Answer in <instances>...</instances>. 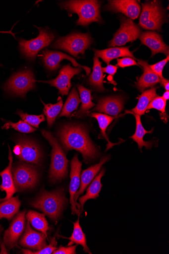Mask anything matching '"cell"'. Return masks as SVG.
Listing matches in <instances>:
<instances>
[{"mask_svg":"<svg viewBox=\"0 0 169 254\" xmlns=\"http://www.w3.org/2000/svg\"><path fill=\"white\" fill-rule=\"evenodd\" d=\"M58 135L67 151L72 149L80 152L86 162L99 157L100 152L90 139L88 133L82 126L66 125L60 128Z\"/></svg>","mask_w":169,"mask_h":254,"instance_id":"1","label":"cell"},{"mask_svg":"<svg viewBox=\"0 0 169 254\" xmlns=\"http://www.w3.org/2000/svg\"><path fill=\"white\" fill-rule=\"evenodd\" d=\"M66 201L64 190L60 189L52 192L41 191L31 204L35 208L41 211L44 214L56 222L61 214Z\"/></svg>","mask_w":169,"mask_h":254,"instance_id":"2","label":"cell"},{"mask_svg":"<svg viewBox=\"0 0 169 254\" xmlns=\"http://www.w3.org/2000/svg\"><path fill=\"white\" fill-rule=\"evenodd\" d=\"M60 5L62 9L79 15L77 25L88 26L92 22L102 21L101 3L98 1H68Z\"/></svg>","mask_w":169,"mask_h":254,"instance_id":"3","label":"cell"},{"mask_svg":"<svg viewBox=\"0 0 169 254\" xmlns=\"http://www.w3.org/2000/svg\"><path fill=\"white\" fill-rule=\"evenodd\" d=\"M42 133L53 147L52 164L50 170V180L55 183L66 178L68 160L56 138L53 134L45 130Z\"/></svg>","mask_w":169,"mask_h":254,"instance_id":"4","label":"cell"},{"mask_svg":"<svg viewBox=\"0 0 169 254\" xmlns=\"http://www.w3.org/2000/svg\"><path fill=\"white\" fill-rule=\"evenodd\" d=\"M139 26L144 29L161 31L165 20V10L159 1L147 2L142 4Z\"/></svg>","mask_w":169,"mask_h":254,"instance_id":"5","label":"cell"},{"mask_svg":"<svg viewBox=\"0 0 169 254\" xmlns=\"http://www.w3.org/2000/svg\"><path fill=\"white\" fill-rule=\"evenodd\" d=\"M93 39L88 33H73L58 39L53 44L56 49L64 51L72 56L77 57L84 55L90 48Z\"/></svg>","mask_w":169,"mask_h":254,"instance_id":"6","label":"cell"},{"mask_svg":"<svg viewBox=\"0 0 169 254\" xmlns=\"http://www.w3.org/2000/svg\"><path fill=\"white\" fill-rule=\"evenodd\" d=\"M39 36L31 40L20 38L19 40V49L21 54L27 60L33 61L38 53L49 46L54 40L55 36L53 33L46 29L38 28Z\"/></svg>","mask_w":169,"mask_h":254,"instance_id":"7","label":"cell"},{"mask_svg":"<svg viewBox=\"0 0 169 254\" xmlns=\"http://www.w3.org/2000/svg\"><path fill=\"white\" fill-rule=\"evenodd\" d=\"M36 82L31 70H23L14 74L5 84L4 89L9 94L24 98L35 87Z\"/></svg>","mask_w":169,"mask_h":254,"instance_id":"8","label":"cell"},{"mask_svg":"<svg viewBox=\"0 0 169 254\" xmlns=\"http://www.w3.org/2000/svg\"><path fill=\"white\" fill-rule=\"evenodd\" d=\"M13 178L17 191L34 188L38 181L39 174L34 166L19 163L12 169Z\"/></svg>","mask_w":169,"mask_h":254,"instance_id":"9","label":"cell"},{"mask_svg":"<svg viewBox=\"0 0 169 254\" xmlns=\"http://www.w3.org/2000/svg\"><path fill=\"white\" fill-rule=\"evenodd\" d=\"M16 141L13 152L17 158L23 162L39 165L42 154L38 145L25 137H19Z\"/></svg>","mask_w":169,"mask_h":254,"instance_id":"10","label":"cell"},{"mask_svg":"<svg viewBox=\"0 0 169 254\" xmlns=\"http://www.w3.org/2000/svg\"><path fill=\"white\" fill-rule=\"evenodd\" d=\"M120 28L110 42L109 46H121L129 42H133L140 36V28L128 18L122 17Z\"/></svg>","mask_w":169,"mask_h":254,"instance_id":"11","label":"cell"},{"mask_svg":"<svg viewBox=\"0 0 169 254\" xmlns=\"http://www.w3.org/2000/svg\"><path fill=\"white\" fill-rule=\"evenodd\" d=\"M81 67H72L70 64L63 66L58 76L55 79L49 81H38L50 84L59 90V94L62 96L67 95L71 87V79L82 71Z\"/></svg>","mask_w":169,"mask_h":254,"instance_id":"12","label":"cell"},{"mask_svg":"<svg viewBox=\"0 0 169 254\" xmlns=\"http://www.w3.org/2000/svg\"><path fill=\"white\" fill-rule=\"evenodd\" d=\"M26 211L24 210L18 213L5 232L4 243L9 250L16 245L18 239L25 230L26 222Z\"/></svg>","mask_w":169,"mask_h":254,"instance_id":"13","label":"cell"},{"mask_svg":"<svg viewBox=\"0 0 169 254\" xmlns=\"http://www.w3.org/2000/svg\"><path fill=\"white\" fill-rule=\"evenodd\" d=\"M42 57L45 67L51 71L57 70L60 66L61 61L63 60H67L74 66L84 68L87 75H89L91 72L90 68L78 64L73 58L61 52L46 50L43 52Z\"/></svg>","mask_w":169,"mask_h":254,"instance_id":"14","label":"cell"},{"mask_svg":"<svg viewBox=\"0 0 169 254\" xmlns=\"http://www.w3.org/2000/svg\"><path fill=\"white\" fill-rule=\"evenodd\" d=\"M82 163L76 154L71 162V171L70 174V183L69 186L70 203L71 204L72 215L77 214L80 216V212L77 209L74 197L80 186V176Z\"/></svg>","mask_w":169,"mask_h":254,"instance_id":"15","label":"cell"},{"mask_svg":"<svg viewBox=\"0 0 169 254\" xmlns=\"http://www.w3.org/2000/svg\"><path fill=\"white\" fill-rule=\"evenodd\" d=\"M47 237L43 233L36 232L30 226L28 221L26 230L19 242V244L23 248L39 251L47 246Z\"/></svg>","mask_w":169,"mask_h":254,"instance_id":"16","label":"cell"},{"mask_svg":"<svg viewBox=\"0 0 169 254\" xmlns=\"http://www.w3.org/2000/svg\"><path fill=\"white\" fill-rule=\"evenodd\" d=\"M141 44L148 46L152 52V57L159 53L169 56V46L164 42L162 37L154 32H145L141 34L139 37Z\"/></svg>","mask_w":169,"mask_h":254,"instance_id":"17","label":"cell"},{"mask_svg":"<svg viewBox=\"0 0 169 254\" xmlns=\"http://www.w3.org/2000/svg\"><path fill=\"white\" fill-rule=\"evenodd\" d=\"M107 10L125 14L130 19L137 18L140 12V6L137 1L130 0H114L109 1Z\"/></svg>","mask_w":169,"mask_h":254,"instance_id":"18","label":"cell"},{"mask_svg":"<svg viewBox=\"0 0 169 254\" xmlns=\"http://www.w3.org/2000/svg\"><path fill=\"white\" fill-rule=\"evenodd\" d=\"M124 105V100L122 97H109L100 99L93 111H98L115 117L123 110Z\"/></svg>","mask_w":169,"mask_h":254,"instance_id":"19","label":"cell"},{"mask_svg":"<svg viewBox=\"0 0 169 254\" xmlns=\"http://www.w3.org/2000/svg\"><path fill=\"white\" fill-rule=\"evenodd\" d=\"M137 60L138 64L143 68V73L137 79V82L135 86L140 92H143L146 89L153 87L157 84L160 83L161 78L152 71L147 61L139 59Z\"/></svg>","mask_w":169,"mask_h":254,"instance_id":"20","label":"cell"},{"mask_svg":"<svg viewBox=\"0 0 169 254\" xmlns=\"http://www.w3.org/2000/svg\"><path fill=\"white\" fill-rule=\"evenodd\" d=\"M110 159L109 156L103 157L100 162L95 165L92 166L89 168L88 169L84 171L81 175V183L80 188V190L75 194L74 200L76 205L78 207L79 211L80 212L81 206L77 202V199L80 195L82 194L87 187L93 180L94 177L98 174L99 171L101 170L103 165L107 162ZM81 214V213H80Z\"/></svg>","mask_w":169,"mask_h":254,"instance_id":"21","label":"cell"},{"mask_svg":"<svg viewBox=\"0 0 169 254\" xmlns=\"http://www.w3.org/2000/svg\"><path fill=\"white\" fill-rule=\"evenodd\" d=\"M8 159L9 163L8 167L2 172L0 173V176L2 179V183L0 186V190L6 192V196L3 199H0V201L7 200L11 198L13 194L17 191L13 181L12 173V168L13 163V156L11 150L9 145Z\"/></svg>","mask_w":169,"mask_h":254,"instance_id":"22","label":"cell"},{"mask_svg":"<svg viewBox=\"0 0 169 254\" xmlns=\"http://www.w3.org/2000/svg\"><path fill=\"white\" fill-rule=\"evenodd\" d=\"M128 47L113 48L104 50H97L93 49L95 56L101 58L108 64L113 60L120 57H128L134 60L136 58L133 55V52L129 50Z\"/></svg>","mask_w":169,"mask_h":254,"instance_id":"23","label":"cell"},{"mask_svg":"<svg viewBox=\"0 0 169 254\" xmlns=\"http://www.w3.org/2000/svg\"><path fill=\"white\" fill-rule=\"evenodd\" d=\"M157 87L144 91L141 96L138 97V102L137 106L130 111H126L125 114H135L142 116L147 110V108L150 103L157 97Z\"/></svg>","mask_w":169,"mask_h":254,"instance_id":"24","label":"cell"},{"mask_svg":"<svg viewBox=\"0 0 169 254\" xmlns=\"http://www.w3.org/2000/svg\"><path fill=\"white\" fill-rule=\"evenodd\" d=\"M105 172L106 169L104 168L99 175L96 176L92 181L90 186L87 189L86 194L79 198V201L81 206V214L83 211L84 204L88 199H96L99 196V194L103 187L101 180L104 176Z\"/></svg>","mask_w":169,"mask_h":254,"instance_id":"25","label":"cell"},{"mask_svg":"<svg viewBox=\"0 0 169 254\" xmlns=\"http://www.w3.org/2000/svg\"><path fill=\"white\" fill-rule=\"evenodd\" d=\"M20 205L18 196L0 201V219L6 218L10 221L18 213Z\"/></svg>","mask_w":169,"mask_h":254,"instance_id":"26","label":"cell"},{"mask_svg":"<svg viewBox=\"0 0 169 254\" xmlns=\"http://www.w3.org/2000/svg\"><path fill=\"white\" fill-rule=\"evenodd\" d=\"M93 62V72L88 78V82L96 90L103 92L106 89L103 84L104 76L102 71V63L96 56L94 57Z\"/></svg>","mask_w":169,"mask_h":254,"instance_id":"27","label":"cell"},{"mask_svg":"<svg viewBox=\"0 0 169 254\" xmlns=\"http://www.w3.org/2000/svg\"><path fill=\"white\" fill-rule=\"evenodd\" d=\"M135 118L136 122V129L135 133L130 137L132 139L136 142L138 146L139 149L142 151V148L143 146L146 147L147 149H151L153 145V141L146 142L143 140V137L147 133H151L154 130V128L152 130L148 131L144 129L142 126L140 116L139 115L132 114Z\"/></svg>","mask_w":169,"mask_h":254,"instance_id":"28","label":"cell"},{"mask_svg":"<svg viewBox=\"0 0 169 254\" xmlns=\"http://www.w3.org/2000/svg\"><path fill=\"white\" fill-rule=\"evenodd\" d=\"M80 95L82 105L79 111L74 114L77 118H83L86 116L89 111L95 105L92 101L91 91L81 85L78 86Z\"/></svg>","mask_w":169,"mask_h":254,"instance_id":"29","label":"cell"},{"mask_svg":"<svg viewBox=\"0 0 169 254\" xmlns=\"http://www.w3.org/2000/svg\"><path fill=\"white\" fill-rule=\"evenodd\" d=\"M26 217L35 229L40 231L47 237V233L51 228L45 218V214L34 211H29Z\"/></svg>","mask_w":169,"mask_h":254,"instance_id":"30","label":"cell"},{"mask_svg":"<svg viewBox=\"0 0 169 254\" xmlns=\"http://www.w3.org/2000/svg\"><path fill=\"white\" fill-rule=\"evenodd\" d=\"M61 237L62 238L68 239L70 241L67 246L73 245L74 244H76L77 245H80L83 247L84 251L85 252L91 254L87 245L86 235L83 233L80 225L79 218L75 223H74V230L71 236L68 238Z\"/></svg>","mask_w":169,"mask_h":254,"instance_id":"31","label":"cell"},{"mask_svg":"<svg viewBox=\"0 0 169 254\" xmlns=\"http://www.w3.org/2000/svg\"><path fill=\"white\" fill-rule=\"evenodd\" d=\"M81 102L76 87L72 89L66 101L59 117H70L71 113L78 109Z\"/></svg>","mask_w":169,"mask_h":254,"instance_id":"32","label":"cell"},{"mask_svg":"<svg viewBox=\"0 0 169 254\" xmlns=\"http://www.w3.org/2000/svg\"><path fill=\"white\" fill-rule=\"evenodd\" d=\"M90 116L95 118L96 120L98 121L101 130V136L102 138H105V139L108 142L107 150L111 149L113 146L116 145L117 144H113L110 142L109 138L106 133V130L108 127L109 126H110L113 120L116 118V117H112L109 116V115L99 113H92L90 114Z\"/></svg>","mask_w":169,"mask_h":254,"instance_id":"33","label":"cell"},{"mask_svg":"<svg viewBox=\"0 0 169 254\" xmlns=\"http://www.w3.org/2000/svg\"><path fill=\"white\" fill-rule=\"evenodd\" d=\"M41 101L44 106L43 111L47 118L48 126L51 127L54 124L57 117L62 109L63 106L62 98L59 97L57 102L56 104H46L42 100Z\"/></svg>","mask_w":169,"mask_h":254,"instance_id":"34","label":"cell"},{"mask_svg":"<svg viewBox=\"0 0 169 254\" xmlns=\"http://www.w3.org/2000/svg\"><path fill=\"white\" fill-rule=\"evenodd\" d=\"M16 114L19 115L22 121L34 127L39 128V125L45 121L43 114L40 115H30L23 113L21 110H18Z\"/></svg>","mask_w":169,"mask_h":254,"instance_id":"35","label":"cell"},{"mask_svg":"<svg viewBox=\"0 0 169 254\" xmlns=\"http://www.w3.org/2000/svg\"><path fill=\"white\" fill-rule=\"evenodd\" d=\"M10 128H13L16 131L22 133H31L37 130L36 128L23 121H20L17 123H13L10 121L7 122L2 127L3 129H8Z\"/></svg>","mask_w":169,"mask_h":254,"instance_id":"36","label":"cell"},{"mask_svg":"<svg viewBox=\"0 0 169 254\" xmlns=\"http://www.w3.org/2000/svg\"><path fill=\"white\" fill-rule=\"evenodd\" d=\"M57 243L55 238L52 239L50 245H47L44 248L36 252H33L29 250L23 249L22 253L26 254H51L57 249Z\"/></svg>","mask_w":169,"mask_h":254,"instance_id":"37","label":"cell"},{"mask_svg":"<svg viewBox=\"0 0 169 254\" xmlns=\"http://www.w3.org/2000/svg\"><path fill=\"white\" fill-rule=\"evenodd\" d=\"M166 101L162 97H156L149 105L147 110L156 109L160 111L164 116H167L166 113Z\"/></svg>","mask_w":169,"mask_h":254,"instance_id":"38","label":"cell"},{"mask_svg":"<svg viewBox=\"0 0 169 254\" xmlns=\"http://www.w3.org/2000/svg\"><path fill=\"white\" fill-rule=\"evenodd\" d=\"M169 60V56H167V58L154 64L150 65V68L152 71L158 75L160 78L163 77V71L165 65Z\"/></svg>","mask_w":169,"mask_h":254,"instance_id":"39","label":"cell"},{"mask_svg":"<svg viewBox=\"0 0 169 254\" xmlns=\"http://www.w3.org/2000/svg\"><path fill=\"white\" fill-rule=\"evenodd\" d=\"M78 245L68 246V247H64L60 246L58 249L55 251L53 254H77L76 249Z\"/></svg>","mask_w":169,"mask_h":254,"instance_id":"40","label":"cell"},{"mask_svg":"<svg viewBox=\"0 0 169 254\" xmlns=\"http://www.w3.org/2000/svg\"><path fill=\"white\" fill-rule=\"evenodd\" d=\"M117 65L122 68L133 65H138V63L135 60L131 58H124L117 59Z\"/></svg>","mask_w":169,"mask_h":254,"instance_id":"41","label":"cell"},{"mask_svg":"<svg viewBox=\"0 0 169 254\" xmlns=\"http://www.w3.org/2000/svg\"><path fill=\"white\" fill-rule=\"evenodd\" d=\"M118 67L115 65L108 64L105 67H102V71L103 73H106L111 76H113L116 73Z\"/></svg>","mask_w":169,"mask_h":254,"instance_id":"42","label":"cell"},{"mask_svg":"<svg viewBox=\"0 0 169 254\" xmlns=\"http://www.w3.org/2000/svg\"><path fill=\"white\" fill-rule=\"evenodd\" d=\"M161 85L164 87L166 91L169 90V81L168 80L166 79L163 77L161 78Z\"/></svg>","mask_w":169,"mask_h":254,"instance_id":"43","label":"cell"},{"mask_svg":"<svg viewBox=\"0 0 169 254\" xmlns=\"http://www.w3.org/2000/svg\"><path fill=\"white\" fill-rule=\"evenodd\" d=\"M165 100L167 101L169 99V91H166L163 95L162 97Z\"/></svg>","mask_w":169,"mask_h":254,"instance_id":"44","label":"cell"},{"mask_svg":"<svg viewBox=\"0 0 169 254\" xmlns=\"http://www.w3.org/2000/svg\"><path fill=\"white\" fill-rule=\"evenodd\" d=\"M113 76H110L108 77V80L111 81L112 83L114 84H116V83H115V82L113 81Z\"/></svg>","mask_w":169,"mask_h":254,"instance_id":"45","label":"cell"},{"mask_svg":"<svg viewBox=\"0 0 169 254\" xmlns=\"http://www.w3.org/2000/svg\"><path fill=\"white\" fill-rule=\"evenodd\" d=\"M3 230V228L2 227L1 225L0 224V236H1V234Z\"/></svg>","mask_w":169,"mask_h":254,"instance_id":"46","label":"cell"}]
</instances>
